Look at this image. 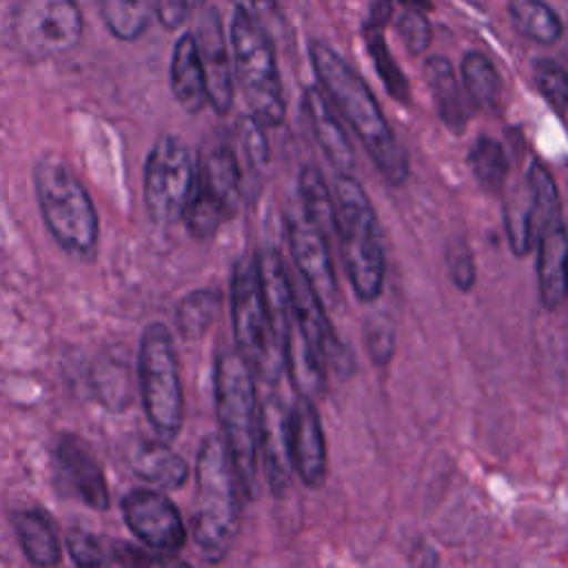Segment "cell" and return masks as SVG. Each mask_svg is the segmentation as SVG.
<instances>
[{
    "instance_id": "obj_11",
    "label": "cell",
    "mask_w": 568,
    "mask_h": 568,
    "mask_svg": "<svg viewBox=\"0 0 568 568\" xmlns=\"http://www.w3.org/2000/svg\"><path fill=\"white\" fill-rule=\"evenodd\" d=\"M122 515L131 532L158 552H175L184 546L186 528L173 501L158 490L138 488L122 499Z\"/></svg>"
},
{
    "instance_id": "obj_35",
    "label": "cell",
    "mask_w": 568,
    "mask_h": 568,
    "mask_svg": "<svg viewBox=\"0 0 568 568\" xmlns=\"http://www.w3.org/2000/svg\"><path fill=\"white\" fill-rule=\"evenodd\" d=\"M364 342L368 346L373 362L386 364L393 355V344H395V331L390 320L384 315H371L364 324Z\"/></svg>"
},
{
    "instance_id": "obj_28",
    "label": "cell",
    "mask_w": 568,
    "mask_h": 568,
    "mask_svg": "<svg viewBox=\"0 0 568 568\" xmlns=\"http://www.w3.org/2000/svg\"><path fill=\"white\" fill-rule=\"evenodd\" d=\"M513 24L521 36L539 44H555L561 38L559 16L541 0H508Z\"/></svg>"
},
{
    "instance_id": "obj_31",
    "label": "cell",
    "mask_w": 568,
    "mask_h": 568,
    "mask_svg": "<svg viewBox=\"0 0 568 568\" xmlns=\"http://www.w3.org/2000/svg\"><path fill=\"white\" fill-rule=\"evenodd\" d=\"M222 306V297L217 291H195L189 297H184L178 306L175 322L180 333L186 339L200 337L217 317Z\"/></svg>"
},
{
    "instance_id": "obj_10",
    "label": "cell",
    "mask_w": 568,
    "mask_h": 568,
    "mask_svg": "<svg viewBox=\"0 0 568 568\" xmlns=\"http://www.w3.org/2000/svg\"><path fill=\"white\" fill-rule=\"evenodd\" d=\"M13 33L29 55L51 58L80 42L82 13L75 0H20Z\"/></svg>"
},
{
    "instance_id": "obj_9",
    "label": "cell",
    "mask_w": 568,
    "mask_h": 568,
    "mask_svg": "<svg viewBox=\"0 0 568 568\" xmlns=\"http://www.w3.org/2000/svg\"><path fill=\"white\" fill-rule=\"evenodd\" d=\"M195 164L186 144L175 135L155 140L144 164V204L153 222H178L195 189Z\"/></svg>"
},
{
    "instance_id": "obj_24",
    "label": "cell",
    "mask_w": 568,
    "mask_h": 568,
    "mask_svg": "<svg viewBox=\"0 0 568 568\" xmlns=\"http://www.w3.org/2000/svg\"><path fill=\"white\" fill-rule=\"evenodd\" d=\"M13 528L27 559L33 566L51 568L60 561L62 548L53 521L42 510H18L13 515Z\"/></svg>"
},
{
    "instance_id": "obj_5",
    "label": "cell",
    "mask_w": 568,
    "mask_h": 568,
    "mask_svg": "<svg viewBox=\"0 0 568 568\" xmlns=\"http://www.w3.org/2000/svg\"><path fill=\"white\" fill-rule=\"evenodd\" d=\"M231 49L235 78L244 93L248 118L260 126H280L286 118V102L275 49L264 27L242 4L233 11Z\"/></svg>"
},
{
    "instance_id": "obj_37",
    "label": "cell",
    "mask_w": 568,
    "mask_h": 568,
    "mask_svg": "<svg viewBox=\"0 0 568 568\" xmlns=\"http://www.w3.org/2000/svg\"><path fill=\"white\" fill-rule=\"evenodd\" d=\"M115 559L122 568H191L189 564L166 555V552H146L133 546H115Z\"/></svg>"
},
{
    "instance_id": "obj_8",
    "label": "cell",
    "mask_w": 568,
    "mask_h": 568,
    "mask_svg": "<svg viewBox=\"0 0 568 568\" xmlns=\"http://www.w3.org/2000/svg\"><path fill=\"white\" fill-rule=\"evenodd\" d=\"M140 393L146 417L160 437L173 439L184 422V397L173 337L164 324H149L138 353Z\"/></svg>"
},
{
    "instance_id": "obj_22",
    "label": "cell",
    "mask_w": 568,
    "mask_h": 568,
    "mask_svg": "<svg viewBox=\"0 0 568 568\" xmlns=\"http://www.w3.org/2000/svg\"><path fill=\"white\" fill-rule=\"evenodd\" d=\"M129 464L138 477L162 488H178L189 475V466L178 453L162 442L144 437L129 448Z\"/></svg>"
},
{
    "instance_id": "obj_13",
    "label": "cell",
    "mask_w": 568,
    "mask_h": 568,
    "mask_svg": "<svg viewBox=\"0 0 568 568\" xmlns=\"http://www.w3.org/2000/svg\"><path fill=\"white\" fill-rule=\"evenodd\" d=\"M257 457L273 493L282 495L293 477L291 459V408L268 395L257 408Z\"/></svg>"
},
{
    "instance_id": "obj_40",
    "label": "cell",
    "mask_w": 568,
    "mask_h": 568,
    "mask_svg": "<svg viewBox=\"0 0 568 568\" xmlns=\"http://www.w3.org/2000/svg\"><path fill=\"white\" fill-rule=\"evenodd\" d=\"M251 4L257 13H268V11H275V7H277L275 0H251Z\"/></svg>"
},
{
    "instance_id": "obj_33",
    "label": "cell",
    "mask_w": 568,
    "mask_h": 568,
    "mask_svg": "<svg viewBox=\"0 0 568 568\" xmlns=\"http://www.w3.org/2000/svg\"><path fill=\"white\" fill-rule=\"evenodd\" d=\"M397 33L408 53H424L433 42V29L428 18L419 9H406L397 16Z\"/></svg>"
},
{
    "instance_id": "obj_32",
    "label": "cell",
    "mask_w": 568,
    "mask_h": 568,
    "mask_svg": "<svg viewBox=\"0 0 568 568\" xmlns=\"http://www.w3.org/2000/svg\"><path fill=\"white\" fill-rule=\"evenodd\" d=\"M532 78L537 91L544 95V100L557 109H568V71L548 58H539L532 62Z\"/></svg>"
},
{
    "instance_id": "obj_3",
    "label": "cell",
    "mask_w": 568,
    "mask_h": 568,
    "mask_svg": "<svg viewBox=\"0 0 568 568\" xmlns=\"http://www.w3.org/2000/svg\"><path fill=\"white\" fill-rule=\"evenodd\" d=\"M215 406L222 426V442L240 477L246 497L255 490L257 477V399L255 375L237 353L224 348L215 359Z\"/></svg>"
},
{
    "instance_id": "obj_6",
    "label": "cell",
    "mask_w": 568,
    "mask_h": 568,
    "mask_svg": "<svg viewBox=\"0 0 568 568\" xmlns=\"http://www.w3.org/2000/svg\"><path fill=\"white\" fill-rule=\"evenodd\" d=\"M33 184L42 220L53 240L69 253H91L98 242V215L73 171L60 158L47 155L33 169Z\"/></svg>"
},
{
    "instance_id": "obj_18",
    "label": "cell",
    "mask_w": 568,
    "mask_h": 568,
    "mask_svg": "<svg viewBox=\"0 0 568 568\" xmlns=\"http://www.w3.org/2000/svg\"><path fill=\"white\" fill-rule=\"evenodd\" d=\"M55 464L71 490L91 508L104 510L109 506V488L104 473L91 446L78 435L60 437L55 446Z\"/></svg>"
},
{
    "instance_id": "obj_17",
    "label": "cell",
    "mask_w": 568,
    "mask_h": 568,
    "mask_svg": "<svg viewBox=\"0 0 568 568\" xmlns=\"http://www.w3.org/2000/svg\"><path fill=\"white\" fill-rule=\"evenodd\" d=\"M535 242L539 300L548 311H555L568 297V233L561 217L544 222L535 231Z\"/></svg>"
},
{
    "instance_id": "obj_34",
    "label": "cell",
    "mask_w": 568,
    "mask_h": 568,
    "mask_svg": "<svg viewBox=\"0 0 568 568\" xmlns=\"http://www.w3.org/2000/svg\"><path fill=\"white\" fill-rule=\"evenodd\" d=\"M67 548L75 568H111L104 550L87 530L73 528L67 532Z\"/></svg>"
},
{
    "instance_id": "obj_12",
    "label": "cell",
    "mask_w": 568,
    "mask_h": 568,
    "mask_svg": "<svg viewBox=\"0 0 568 568\" xmlns=\"http://www.w3.org/2000/svg\"><path fill=\"white\" fill-rule=\"evenodd\" d=\"M288 280H291V297H293V317L300 333L304 335L308 346L315 351V355L324 362V366H333L337 373H346V368L353 366V357L335 335L326 317V306L313 293V288L302 280L297 271L295 273L288 271Z\"/></svg>"
},
{
    "instance_id": "obj_4",
    "label": "cell",
    "mask_w": 568,
    "mask_h": 568,
    "mask_svg": "<svg viewBox=\"0 0 568 568\" xmlns=\"http://www.w3.org/2000/svg\"><path fill=\"white\" fill-rule=\"evenodd\" d=\"M335 211L348 282L362 302H373L384 286V244L375 209L353 175H337Z\"/></svg>"
},
{
    "instance_id": "obj_7",
    "label": "cell",
    "mask_w": 568,
    "mask_h": 568,
    "mask_svg": "<svg viewBox=\"0 0 568 568\" xmlns=\"http://www.w3.org/2000/svg\"><path fill=\"white\" fill-rule=\"evenodd\" d=\"M231 320L235 348L255 377L277 384L284 373L282 344L266 313L255 257H242L231 280Z\"/></svg>"
},
{
    "instance_id": "obj_20",
    "label": "cell",
    "mask_w": 568,
    "mask_h": 568,
    "mask_svg": "<svg viewBox=\"0 0 568 568\" xmlns=\"http://www.w3.org/2000/svg\"><path fill=\"white\" fill-rule=\"evenodd\" d=\"M193 191L213 200L226 215L235 213L240 202V166L229 146H215L200 160Z\"/></svg>"
},
{
    "instance_id": "obj_23",
    "label": "cell",
    "mask_w": 568,
    "mask_h": 568,
    "mask_svg": "<svg viewBox=\"0 0 568 568\" xmlns=\"http://www.w3.org/2000/svg\"><path fill=\"white\" fill-rule=\"evenodd\" d=\"M424 80L430 89L439 118L448 129L459 133L468 120V106L450 60L435 53L428 55L424 62Z\"/></svg>"
},
{
    "instance_id": "obj_26",
    "label": "cell",
    "mask_w": 568,
    "mask_h": 568,
    "mask_svg": "<svg viewBox=\"0 0 568 568\" xmlns=\"http://www.w3.org/2000/svg\"><path fill=\"white\" fill-rule=\"evenodd\" d=\"M462 82L468 100L481 111H499L504 82L497 67L479 51H470L462 60Z\"/></svg>"
},
{
    "instance_id": "obj_36",
    "label": "cell",
    "mask_w": 568,
    "mask_h": 568,
    "mask_svg": "<svg viewBox=\"0 0 568 568\" xmlns=\"http://www.w3.org/2000/svg\"><path fill=\"white\" fill-rule=\"evenodd\" d=\"M446 266L450 282L459 291H470L475 286V262L470 248L464 242H450L446 253Z\"/></svg>"
},
{
    "instance_id": "obj_19",
    "label": "cell",
    "mask_w": 568,
    "mask_h": 568,
    "mask_svg": "<svg viewBox=\"0 0 568 568\" xmlns=\"http://www.w3.org/2000/svg\"><path fill=\"white\" fill-rule=\"evenodd\" d=\"M304 111L308 115V122L320 149L324 151V155L328 158L337 175H353L355 151L322 89L317 87L304 89Z\"/></svg>"
},
{
    "instance_id": "obj_14",
    "label": "cell",
    "mask_w": 568,
    "mask_h": 568,
    "mask_svg": "<svg viewBox=\"0 0 568 568\" xmlns=\"http://www.w3.org/2000/svg\"><path fill=\"white\" fill-rule=\"evenodd\" d=\"M195 42L206 82V100L217 115H224L233 104V60L215 9L202 16Z\"/></svg>"
},
{
    "instance_id": "obj_16",
    "label": "cell",
    "mask_w": 568,
    "mask_h": 568,
    "mask_svg": "<svg viewBox=\"0 0 568 568\" xmlns=\"http://www.w3.org/2000/svg\"><path fill=\"white\" fill-rule=\"evenodd\" d=\"M288 242L295 271L313 288L324 306L331 304L337 295V280L328 253V237L306 217H297L288 222Z\"/></svg>"
},
{
    "instance_id": "obj_39",
    "label": "cell",
    "mask_w": 568,
    "mask_h": 568,
    "mask_svg": "<svg viewBox=\"0 0 568 568\" xmlns=\"http://www.w3.org/2000/svg\"><path fill=\"white\" fill-rule=\"evenodd\" d=\"M244 140H246V149L251 153V158L255 162H266L268 160V144H266V138L262 133V126L248 118L246 122V133H244Z\"/></svg>"
},
{
    "instance_id": "obj_15",
    "label": "cell",
    "mask_w": 568,
    "mask_h": 568,
    "mask_svg": "<svg viewBox=\"0 0 568 568\" xmlns=\"http://www.w3.org/2000/svg\"><path fill=\"white\" fill-rule=\"evenodd\" d=\"M291 459L304 486H324L328 473L326 439L315 404L306 397H297L291 408Z\"/></svg>"
},
{
    "instance_id": "obj_29",
    "label": "cell",
    "mask_w": 568,
    "mask_h": 568,
    "mask_svg": "<svg viewBox=\"0 0 568 568\" xmlns=\"http://www.w3.org/2000/svg\"><path fill=\"white\" fill-rule=\"evenodd\" d=\"M468 164L481 189L499 191L504 186L508 175V158L501 142L488 135H479L468 151Z\"/></svg>"
},
{
    "instance_id": "obj_2",
    "label": "cell",
    "mask_w": 568,
    "mask_h": 568,
    "mask_svg": "<svg viewBox=\"0 0 568 568\" xmlns=\"http://www.w3.org/2000/svg\"><path fill=\"white\" fill-rule=\"evenodd\" d=\"M244 490L220 435H209L195 462L193 537L209 561L226 557L240 526Z\"/></svg>"
},
{
    "instance_id": "obj_30",
    "label": "cell",
    "mask_w": 568,
    "mask_h": 568,
    "mask_svg": "<svg viewBox=\"0 0 568 568\" xmlns=\"http://www.w3.org/2000/svg\"><path fill=\"white\" fill-rule=\"evenodd\" d=\"M155 2L151 0H104L102 13L111 33L120 40H135L149 27Z\"/></svg>"
},
{
    "instance_id": "obj_27",
    "label": "cell",
    "mask_w": 568,
    "mask_h": 568,
    "mask_svg": "<svg viewBox=\"0 0 568 568\" xmlns=\"http://www.w3.org/2000/svg\"><path fill=\"white\" fill-rule=\"evenodd\" d=\"M300 197L304 217L320 229L326 237H331L337 229V211L335 200L326 186L322 171L313 164H306L300 173Z\"/></svg>"
},
{
    "instance_id": "obj_38",
    "label": "cell",
    "mask_w": 568,
    "mask_h": 568,
    "mask_svg": "<svg viewBox=\"0 0 568 568\" xmlns=\"http://www.w3.org/2000/svg\"><path fill=\"white\" fill-rule=\"evenodd\" d=\"M206 0H155V16L166 29H178L186 18L202 9Z\"/></svg>"
},
{
    "instance_id": "obj_25",
    "label": "cell",
    "mask_w": 568,
    "mask_h": 568,
    "mask_svg": "<svg viewBox=\"0 0 568 568\" xmlns=\"http://www.w3.org/2000/svg\"><path fill=\"white\" fill-rule=\"evenodd\" d=\"M390 16H393V11L386 4H371V11H368L366 24H364V40H366V47L373 55V62H375L379 78L384 80L388 93L397 100H406L408 82L402 75L399 67L395 64V60L386 47V40H384V24L388 22Z\"/></svg>"
},
{
    "instance_id": "obj_1",
    "label": "cell",
    "mask_w": 568,
    "mask_h": 568,
    "mask_svg": "<svg viewBox=\"0 0 568 568\" xmlns=\"http://www.w3.org/2000/svg\"><path fill=\"white\" fill-rule=\"evenodd\" d=\"M311 62L324 95L364 142L373 164L388 184H402L408 178V155L390 129L375 93L362 75L348 67L339 53L322 42H311Z\"/></svg>"
},
{
    "instance_id": "obj_21",
    "label": "cell",
    "mask_w": 568,
    "mask_h": 568,
    "mask_svg": "<svg viewBox=\"0 0 568 568\" xmlns=\"http://www.w3.org/2000/svg\"><path fill=\"white\" fill-rule=\"evenodd\" d=\"M171 89L175 100L189 111L197 113L206 100V82L200 62V51L193 33H184L171 55Z\"/></svg>"
}]
</instances>
